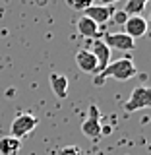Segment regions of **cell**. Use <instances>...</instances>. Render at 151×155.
I'll return each instance as SVG.
<instances>
[{
	"instance_id": "cell-1",
	"label": "cell",
	"mask_w": 151,
	"mask_h": 155,
	"mask_svg": "<svg viewBox=\"0 0 151 155\" xmlns=\"http://www.w3.org/2000/svg\"><path fill=\"white\" fill-rule=\"evenodd\" d=\"M138 70L134 66V60L130 56H122V58H116V60H110L99 74H95V85H103V81L107 78H113L116 81H128L136 78Z\"/></svg>"
},
{
	"instance_id": "cell-2",
	"label": "cell",
	"mask_w": 151,
	"mask_h": 155,
	"mask_svg": "<svg viewBox=\"0 0 151 155\" xmlns=\"http://www.w3.org/2000/svg\"><path fill=\"white\" fill-rule=\"evenodd\" d=\"M37 124H39V120H37L35 114H29V113L18 114L16 118L12 120V124H10V136L21 140V138H25L27 134H31Z\"/></svg>"
},
{
	"instance_id": "cell-3",
	"label": "cell",
	"mask_w": 151,
	"mask_h": 155,
	"mask_svg": "<svg viewBox=\"0 0 151 155\" xmlns=\"http://www.w3.org/2000/svg\"><path fill=\"white\" fill-rule=\"evenodd\" d=\"M151 105V89L145 85H138L132 89L128 101L124 103V109L128 113H138V110H143Z\"/></svg>"
},
{
	"instance_id": "cell-4",
	"label": "cell",
	"mask_w": 151,
	"mask_h": 155,
	"mask_svg": "<svg viewBox=\"0 0 151 155\" xmlns=\"http://www.w3.org/2000/svg\"><path fill=\"white\" fill-rule=\"evenodd\" d=\"M101 124H103V120H101V113L97 109V105H89L87 118L81 122V132H84V136H87L91 140H97L101 136Z\"/></svg>"
},
{
	"instance_id": "cell-5",
	"label": "cell",
	"mask_w": 151,
	"mask_h": 155,
	"mask_svg": "<svg viewBox=\"0 0 151 155\" xmlns=\"http://www.w3.org/2000/svg\"><path fill=\"white\" fill-rule=\"evenodd\" d=\"M87 45L91 47V48H87V51L95 56L97 64H99V72H101L110 62V48L103 43V39H87ZM99 72H97V74H99Z\"/></svg>"
},
{
	"instance_id": "cell-6",
	"label": "cell",
	"mask_w": 151,
	"mask_h": 155,
	"mask_svg": "<svg viewBox=\"0 0 151 155\" xmlns=\"http://www.w3.org/2000/svg\"><path fill=\"white\" fill-rule=\"evenodd\" d=\"M103 43L109 48H118V51H134L136 47V39H132L130 35H126V33H105V39Z\"/></svg>"
},
{
	"instance_id": "cell-7",
	"label": "cell",
	"mask_w": 151,
	"mask_h": 155,
	"mask_svg": "<svg viewBox=\"0 0 151 155\" xmlns=\"http://www.w3.org/2000/svg\"><path fill=\"white\" fill-rule=\"evenodd\" d=\"M113 12H114L113 6H105V4H91V6L85 8L81 14H84V16H87L91 21H95L97 25L101 27V25H105L107 21H110Z\"/></svg>"
},
{
	"instance_id": "cell-8",
	"label": "cell",
	"mask_w": 151,
	"mask_h": 155,
	"mask_svg": "<svg viewBox=\"0 0 151 155\" xmlns=\"http://www.w3.org/2000/svg\"><path fill=\"white\" fill-rule=\"evenodd\" d=\"M124 33L130 35L132 39H138V37H143L147 33V21H145L143 16H128L124 23Z\"/></svg>"
},
{
	"instance_id": "cell-9",
	"label": "cell",
	"mask_w": 151,
	"mask_h": 155,
	"mask_svg": "<svg viewBox=\"0 0 151 155\" xmlns=\"http://www.w3.org/2000/svg\"><path fill=\"white\" fill-rule=\"evenodd\" d=\"M76 29H77V33H80L81 37H85V39H99L101 33H103L101 27L97 25L95 21H91L87 16H84V14L76 19Z\"/></svg>"
},
{
	"instance_id": "cell-10",
	"label": "cell",
	"mask_w": 151,
	"mask_h": 155,
	"mask_svg": "<svg viewBox=\"0 0 151 155\" xmlns=\"http://www.w3.org/2000/svg\"><path fill=\"white\" fill-rule=\"evenodd\" d=\"M76 64L81 72H87V74H97L99 72V64H97L95 56L87 48H80L76 52Z\"/></svg>"
},
{
	"instance_id": "cell-11",
	"label": "cell",
	"mask_w": 151,
	"mask_h": 155,
	"mask_svg": "<svg viewBox=\"0 0 151 155\" xmlns=\"http://www.w3.org/2000/svg\"><path fill=\"white\" fill-rule=\"evenodd\" d=\"M48 84H51V89L58 99H66L68 97V78L64 74H51L48 76Z\"/></svg>"
},
{
	"instance_id": "cell-12",
	"label": "cell",
	"mask_w": 151,
	"mask_h": 155,
	"mask_svg": "<svg viewBox=\"0 0 151 155\" xmlns=\"http://www.w3.org/2000/svg\"><path fill=\"white\" fill-rule=\"evenodd\" d=\"M19 149H21V140L12 138V136L0 138V155H18Z\"/></svg>"
},
{
	"instance_id": "cell-13",
	"label": "cell",
	"mask_w": 151,
	"mask_h": 155,
	"mask_svg": "<svg viewBox=\"0 0 151 155\" xmlns=\"http://www.w3.org/2000/svg\"><path fill=\"white\" fill-rule=\"evenodd\" d=\"M145 6H147V0H126L122 10L128 14V16H142Z\"/></svg>"
},
{
	"instance_id": "cell-14",
	"label": "cell",
	"mask_w": 151,
	"mask_h": 155,
	"mask_svg": "<svg viewBox=\"0 0 151 155\" xmlns=\"http://www.w3.org/2000/svg\"><path fill=\"white\" fill-rule=\"evenodd\" d=\"M68 8L76 10V12H84L85 8H89L91 4H93V0H66Z\"/></svg>"
},
{
	"instance_id": "cell-15",
	"label": "cell",
	"mask_w": 151,
	"mask_h": 155,
	"mask_svg": "<svg viewBox=\"0 0 151 155\" xmlns=\"http://www.w3.org/2000/svg\"><path fill=\"white\" fill-rule=\"evenodd\" d=\"M126 19H128V14H126L124 10H114L113 16H110V21L116 23V25H124Z\"/></svg>"
},
{
	"instance_id": "cell-16",
	"label": "cell",
	"mask_w": 151,
	"mask_h": 155,
	"mask_svg": "<svg viewBox=\"0 0 151 155\" xmlns=\"http://www.w3.org/2000/svg\"><path fill=\"white\" fill-rule=\"evenodd\" d=\"M56 155H84V151H81L77 145H64V147L58 149Z\"/></svg>"
},
{
	"instance_id": "cell-17",
	"label": "cell",
	"mask_w": 151,
	"mask_h": 155,
	"mask_svg": "<svg viewBox=\"0 0 151 155\" xmlns=\"http://www.w3.org/2000/svg\"><path fill=\"white\" fill-rule=\"evenodd\" d=\"M118 2V0H101V4H105V6H110V4Z\"/></svg>"
}]
</instances>
